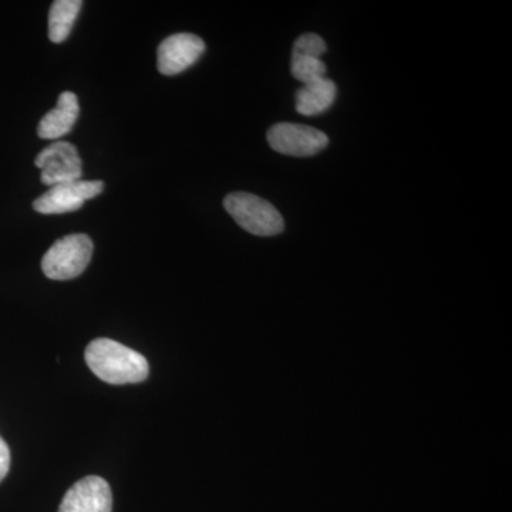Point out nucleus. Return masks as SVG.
Returning a JSON list of instances; mask_svg holds the SVG:
<instances>
[{"label":"nucleus","instance_id":"obj_1","mask_svg":"<svg viewBox=\"0 0 512 512\" xmlns=\"http://www.w3.org/2000/svg\"><path fill=\"white\" fill-rule=\"evenodd\" d=\"M84 356L94 375L116 386L144 382L150 373L146 357L116 340H93Z\"/></svg>","mask_w":512,"mask_h":512},{"label":"nucleus","instance_id":"obj_2","mask_svg":"<svg viewBox=\"0 0 512 512\" xmlns=\"http://www.w3.org/2000/svg\"><path fill=\"white\" fill-rule=\"evenodd\" d=\"M224 207L239 227L256 237H274L284 231L281 212L254 194L232 192L225 197Z\"/></svg>","mask_w":512,"mask_h":512},{"label":"nucleus","instance_id":"obj_3","mask_svg":"<svg viewBox=\"0 0 512 512\" xmlns=\"http://www.w3.org/2000/svg\"><path fill=\"white\" fill-rule=\"evenodd\" d=\"M93 241L84 234L66 235L46 252L43 274L53 281H69L86 271L93 256Z\"/></svg>","mask_w":512,"mask_h":512},{"label":"nucleus","instance_id":"obj_4","mask_svg":"<svg viewBox=\"0 0 512 512\" xmlns=\"http://www.w3.org/2000/svg\"><path fill=\"white\" fill-rule=\"evenodd\" d=\"M276 153L291 157H312L325 150L329 138L318 128L295 123H278L266 133Z\"/></svg>","mask_w":512,"mask_h":512},{"label":"nucleus","instance_id":"obj_5","mask_svg":"<svg viewBox=\"0 0 512 512\" xmlns=\"http://www.w3.org/2000/svg\"><path fill=\"white\" fill-rule=\"evenodd\" d=\"M35 164L42 170L40 180L47 187L82 180V158L77 153V148L67 141H56L40 151Z\"/></svg>","mask_w":512,"mask_h":512},{"label":"nucleus","instance_id":"obj_6","mask_svg":"<svg viewBox=\"0 0 512 512\" xmlns=\"http://www.w3.org/2000/svg\"><path fill=\"white\" fill-rule=\"evenodd\" d=\"M104 190L103 181L77 180L73 183L50 187L45 194L33 202V208L39 214L57 215L74 212L83 207L84 202L93 200Z\"/></svg>","mask_w":512,"mask_h":512},{"label":"nucleus","instance_id":"obj_7","mask_svg":"<svg viewBox=\"0 0 512 512\" xmlns=\"http://www.w3.org/2000/svg\"><path fill=\"white\" fill-rule=\"evenodd\" d=\"M205 43L201 37L191 33H177L167 37L158 46V72L165 76H175L190 69L204 55Z\"/></svg>","mask_w":512,"mask_h":512},{"label":"nucleus","instance_id":"obj_8","mask_svg":"<svg viewBox=\"0 0 512 512\" xmlns=\"http://www.w3.org/2000/svg\"><path fill=\"white\" fill-rule=\"evenodd\" d=\"M113 494L104 478L89 476L77 481L64 495L59 512H111Z\"/></svg>","mask_w":512,"mask_h":512},{"label":"nucleus","instance_id":"obj_9","mask_svg":"<svg viewBox=\"0 0 512 512\" xmlns=\"http://www.w3.org/2000/svg\"><path fill=\"white\" fill-rule=\"evenodd\" d=\"M326 53V43L315 33H306L296 39L293 45L291 73L298 82L309 84L325 79L326 64L322 56Z\"/></svg>","mask_w":512,"mask_h":512},{"label":"nucleus","instance_id":"obj_10","mask_svg":"<svg viewBox=\"0 0 512 512\" xmlns=\"http://www.w3.org/2000/svg\"><path fill=\"white\" fill-rule=\"evenodd\" d=\"M80 107L76 94L64 92L57 99V106L40 120L37 134L43 140H59L69 134L79 117Z\"/></svg>","mask_w":512,"mask_h":512},{"label":"nucleus","instance_id":"obj_11","mask_svg":"<svg viewBox=\"0 0 512 512\" xmlns=\"http://www.w3.org/2000/svg\"><path fill=\"white\" fill-rule=\"evenodd\" d=\"M338 87L329 79L303 84L296 92V111L302 116H319L335 103Z\"/></svg>","mask_w":512,"mask_h":512},{"label":"nucleus","instance_id":"obj_12","mask_svg":"<svg viewBox=\"0 0 512 512\" xmlns=\"http://www.w3.org/2000/svg\"><path fill=\"white\" fill-rule=\"evenodd\" d=\"M82 6L80 0L53 2L49 13V39L53 43H63L69 37Z\"/></svg>","mask_w":512,"mask_h":512},{"label":"nucleus","instance_id":"obj_13","mask_svg":"<svg viewBox=\"0 0 512 512\" xmlns=\"http://www.w3.org/2000/svg\"><path fill=\"white\" fill-rule=\"evenodd\" d=\"M10 468V450L6 441L0 437V483L8 476Z\"/></svg>","mask_w":512,"mask_h":512}]
</instances>
